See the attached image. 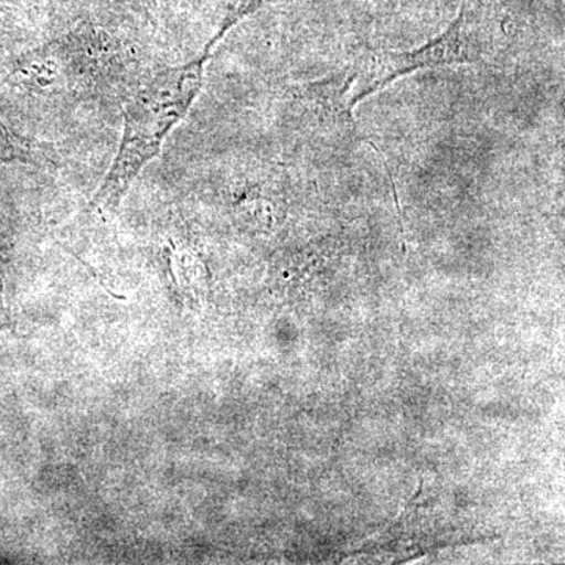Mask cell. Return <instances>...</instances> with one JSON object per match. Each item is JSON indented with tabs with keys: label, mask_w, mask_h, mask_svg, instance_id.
Returning <instances> with one entry per match:
<instances>
[{
	"label": "cell",
	"mask_w": 565,
	"mask_h": 565,
	"mask_svg": "<svg viewBox=\"0 0 565 565\" xmlns=\"http://www.w3.org/2000/svg\"><path fill=\"white\" fill-rule=\"evenodd\" d=\"M479 55L481 51L465 35L462 11L448 32L424 44L419 50L385 55L370 82L353 96L351 106L414 71L452 63H473L479 61Z\"/></svg>",
	"instance_id": "2"
},
{
	"label": "cell",
	"mask_w": 565,
	"mask_h": 565,
	"mask_svg": "<svg viewBox=\"0 0 565 565\" xmlns=\"http://www.w3.org/2000/svg\"><path fill=\"white\" fill-rule=\"evenodd\" d=\"M221 39L218 33L199 57L161 71L132 93L125 107L120 147L93 200L95 206H117L141 170L159 154L167 136L199 96L212 47Z\"/></svg>",
	"instance_id": "1"
}]
</instances>
